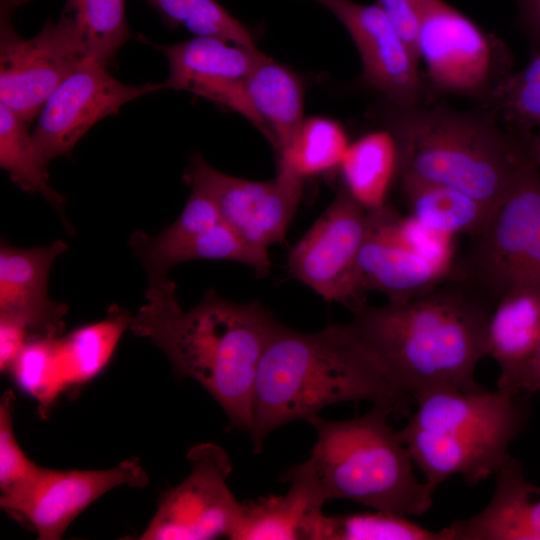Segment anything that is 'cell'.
<instances>
[{
  "instance_id": "cell-13",
  "label": "cell",
  "mask_w": 540,
  "mask_h": 540,
  "mask_svg": "<svg viewBox=\"0 0 540 540\" xmlns=\"http://www.w3.org/2000/svg\"><path fill=\"white\" fill-rule=\"evenodd\" d=\"M160 89L161 83H123L106 66L85 58L49 96L37 116L32 136L41 162L47 167L51 160L69 156L97 122Z\"/></svg>"
},
{
  "instance_id": "cell-3",
  "label": "cell",
  "mask_w": 540,
  "mask_h": 540,
  "mask_svg": "<svg viewBox=\"0 0 540 540\" xmlns=\"http://www.w3.org/2000/svg\"><path fill=\"white\" fill-rule=\"evenodd\" d=\"M410 400L349 323L305 333L277 321L255 382L249 432L253 451L260 453L275 429L332 404L369 401L408 416Z\"/></svg>"
},
{
  "instance_id": "cell-8",
  "label": "cell",
  "mask_w": 540,
  "mask_h": 540,
  "mask_svg": "<svg viewBox=\"0 0 540 540\" xmlns=\"http://www.w3.org/2000/svg\"><path fill=\"white\" fill-rule=\"evenodd\" d=\"M456 278L494 303L518 286L540 290V171L532 160L459 253Z\"/></svg>"
},
{
  "instance_id": "cell-28",
  "label": "cell",
  "mask_w": 540,
  "mask_h": 540,
  "mask_svg": "<svg viewBox=\"0 0 540 540\" xmlns=\"http://www.w3.org/2000/svg\"><path fill=\"white\" fill-rule=\"evenodd\" d=\"M349 144L337 121L321 116L304 119L292 143L278 155V168L303 180L338 170Z\"/></svg>"
},
{
  "instance_id": "cell-18",
  "label": "cell",
  "mask_w": 540,
  "mask_h": 540,
  "mask_svg": "<svg viewBox=\"0 0 540 540\" xmlns=\"http://www.w3.org/2000/svg\"><path fill=\"white\" fill-rule=\"evenodd\" d=\"M494 494L478 514L442 528L445 540H540V486L511 458L495 474Z\"/></svg>"
},
{
  "instance_id": "cell-20",
  "label": "cell",
  "mask_w": 540,
  "mask_h": 540,
  "mask_svg": "<svg viewBox=\"0 0 540 540\" xmlns=\"http://www.w3.org/2000/svg\"><path fill=\"white\" fill-rule=\"evenodd\" d=\"M168 62L169 73L162 89L191 92L195 87L225 80H243L261 55L251 48L211 36L170 45H156Z\"/></svg>"
},
{
  "instance_id": "cell-30",
  "label": "cell",
  "mask_w": 540,
  "mask_h": 540,
  "mask_svg": "<svg viewBox=\"0 0 540 540\" xmlns=\"http://www.w3.org/2000/svg\"><path fill=\"white\" fill-rule=\"evenodd\" d=\"M314 540H445L443 531H431L407 517L385 512L342 516L322 514Z\"/></svg>"
},
{
  "instance_id": "cell-17",
  "label": "cell",
  "mask_w": 540,
  "mask_h": 540,
  "mask_svg": "<svg viewBox=\"0 0 540 540\" xmlns=\"http://www.w3.org/2000/svg\"><path fill=\"white\" fill-rule=\"evenodd\" d=\"M67 244L16 248L5 242L0 250V317L22 326L31 340L54 338L64 331L68 307L50 300L47 283L51 266Z\"/></svg>"
},
{
  "instance_id": "cell-32",
  "label": "cell",
  "mask_w": 540,
  "mask_h": 540,
  "mask_svg": "<svg viewBox=\"0 0 540 540\" xmlns=\"http://www.w3.org/2000/svg\"><path fill=\"white\" fill-rule=\"evenodd\" d=\"M166 20L195 36L257 48L248 29L215 0H147Z\"/></svg>"
},
{
  "instance_id": "cell-26",
  "label": "cell",
  "mask_w": 540,
  "mask_h": 540,
  "mask_svg": "<svg viewBox=\"0 0 540 540\" xmlns=\"http://www.w3.org/2000/svg\"><path fill=\"white\" fill-rule=\"evenodd\" d=\"M409 212L428 228L457 237L477 235L492 210L482 202L455 188L399 179Z\"/></svg>"
},
{
  "instance_id": "cell-5",
  "label": "cell",
  "mask_w": 540,
  "mask_h": 540,
  "mask_svg": "<svg viewBox=\"0 0 540 540\" xmlns=\"http://www.w3.org/2000/svg\"><path fill=\"white\" fill-rule=\"evenodd\" d=\"M391 415V409L373 405L348 420L307 418L316 444L310 457L288 468L282 480L320 506L330 499H348L402 517L424 514L436 488L415 476L409 450L389 424Z\"/></svg>"
},
{
  "instance_id": "cell-37",
  "label": "cell",
  "mask_w": 540,
  "mask_h": 540,
  "mask_svg": "<svg viewBox=\"0 0 540 540\" xmlns=\"http://www.w3.org/2000/svg\"><path fill=\"white\" fill-rule=\"evenodd\" d=\"M515 2L520 25L533 41H540V0H515Z\"/></svg>"
},
{
  "instance_id": "cell-11",
  "label": "cell",
  "mask_w": 540,
  "mask_h": 540,
  "mask_svg": "<svg viewBox=\"0 0 540 540\" xmlns=\"http://www.w3.org/2000/svg\"><path fill=\"white\" fill-rule=\"evenodd\" d=\"M190 474L162 497L141 540H208L230 537L240 515L227 485L232 463L214 443H201L187 454Z\"/></svg>"
},
{
  "instance_id": "cell-36",
  "label": "cell",
  "mask_w": 540,
  "mask_h": 540,
  "mask_svg": "<svg viewBox=\"0 0 540 540\" xmlns=\"http://www.w3.org/2000/svg\"><path fill=\"white\" fill-rule=\"evenodd\" d=\"M497 388L514 392H540V341L532 354L511 376L497 382Z\"/></svg>"
},
{
  "instance_id": "cell-33",
  "label": "cell",
  "mask_w": 540,
  "mask_h": 540,
  "mask_svg": "<svg viewBox=\"0 0 540 540\" xmlns=\"http://www.w3.org/2000/svg\"><path fill=\"white\" fill-rule=\"evenodd\" d=\"M55 338L28 341L9 368L17 385L49 407L65 391L55 350Z\"/></svg>"
},
{
  "instance_id": "cell-25",
  "label": "cell",
  "mask_w": 540,
  "mask_h": 540,
  "mask_svg": "<svg viewBox=\"0 0 540 540\" xmlns=\"http://www.w3.org/2000/svg\"><path fill=\"white\" fill-rule=\"evenodd\" d=\"M132 317L117 305L96 323L55 338V350L65 390L96 377L110 361Z\"/></svg>"
},
{
  "instance_id": "cell-34",
  "label": "cell",
  "mask_w": 540,
  "mask_h": 540,
  "mask_svg": "<svg viewBox=\"0 0 540 540\" xmlns=\"http://www.w3.org/2000/svg\"><path fill=\"white\" fill-rule=\"evenodd\" d=\"M11 390L0 401V490L5 493L32 477L40 466L32 462L19 446L13 430Z\"/></svg>"
},
{
  "instance_id": "cell-14",
  "label": "cell",
  "mask_w": 540,
  "mask_h": 540,
  "mask_svg": "<svg viewBox=\"0 0 540 540\" xmlns=\"http://www.w3.org/2000/svg\"><path fill=\"white\" fill-rule=\"evenodd\" d=\"M184 178L211 196L224 223L264 250L284 239L302 195L303 179L284 168L273 179L254 181L223 173L198 154Z\"/></svg>"
},
{
  "instance_id": "cell-21",
  "label": "cell",
  "mask_w": 540,
  "mask_h": 540,
  "mask_svg": "<svg viewBox=\"0 0 540 540\" xmlns=\"http://www.w3.org/2000/svg\"><path fill=\"white\" fill-rule=\"evenodd\" d=\"M540 341V290L518 286L495 302L487 326V355L499 367L497 382L511 376Z\"/></svg>"
},
{
  "instance_id": "cell-22",
  "label": "cell",
  "mask_w": 540,
  "mask_h": 540,
  "mask_svg": "<svg viewBox=\"0 0 540 540\" xmlns=\"http://www.w3.org/2000/svg\"><path fill=\"white\" fill-rule=\"evenodd\" d=\"M343 189L367 212L387 204L391 186L400 174L395 138L386 128L350 142L338 169Z\"/></svg>"
},
{
  "instance_id": "cell-19",
  "label": "cell",
  "mask_w": 540,
  "mask_h": 540,
  "mask_svg": "<svg viewBox=\"0 0 540 540\" xmlns=\"http://www.w3.org/2000/svg\"><path fill=\"white\" fill-rule=\"evenodd\" d=\"M244 83L258 130L279 155L292 143L304 121L302 83L291 69L264 53Z\"/></svg>"
},
{
  "instance_id": "cell-10",
  "label": "cell",
  "mask_w": 540,
  "mask_h": 540,
  "mask_svg": "<svg viewBox=\"0 0 540 540\" xmlns=\"http://www.w3.org/2000/svg\"><path fill=\"white\" fill-rule=\"evenodd\" d=\"M24 0H2L0 103L30 123L55 89L88 57L81 28L64 8L33 37L22 39L10 24Z\"/></svg>"
},
{
  "instance_id": "cell-24",
  "label": "cell",
  "mask_w": 540,
  "mask_h": 540,
  "mask_svg": "<svg viewBox=\"0 0 540 540\" xmlns=\"http://www.w3.org/2000/svg\"><path fill=\"white\" fill-rule=\"evenodd\" d=\"M144 265L149 279L166 277L167 271L192 260H229L244 264L259 276L271 266L268 250L254 247L243 240L223 221L172 246L135 253Z\"/></svg>"
},
{
  "instance_id": "cell-16",
  "label": "cell",
  "mask_w": 540,
  "mask_h": 540,
  "mask_svg": "<svg viewBox=\"0 0 540 540\" xmlns=\"http://www.w3.org/2000/svg\"><path fill=\"white\" fill-rule=\"evenodd\" d=\"M311 1L327 8L345 27L359 52L365 83L388 105L426 103L427 89L419 73V60L376 2Z\"/></svg>"
},
{
  "instance_id": "cell-9",
  "label": "cell",
  "mask_w": 540,
  "mask_h": 540,
  "mask_svg": "<svg viewBox=\"0 0 540 540\" xmlns=\"http://www.w3.org/2000/svg\"><path fill=\"white\" fill-rule=\"evenodd\" d=\"M416 51L434 91L477 101L481 107L514 69L499 38L444 0H433L424 11Z\"/></svg>"
},
{
  "instance_id": "cell-31",
  "label": "cell",
  "mask_w": 540,
  "mask_h": 540,
  "mask_svg": "<svg viewBox=\"0 0 540 540\" xmlns=\"http://www.w3.org/2000/svg\"><path fill=\"white\" fill-rule=\"evenodd\" d=\"M65 9L81 28L88 57L107 67L130 38L125 0H67Z\"/></svg>"
},
{
  "instance_id": "cell-4",
  "label": "cell",
  "mask_w": 540,
  "mask_h": 540,
  "mask_svg": "<svg viewBox=\"0 0 540 540\" xmlns=\"http://www.w3.org/2000/svg\"><path fill=\"white\" fill-rule=\"evenodd\" d=\"M385 128L397 143L399 179L455 188L491 210L531 162L528 136L508 129L483 107L388 105Z\"/></svg>"
},
{
  "instance_id": "cell-38",
  "label": "cell",
  "mask_w": 540,
  "mask_h": 540,
  "mask_svg": "<svg viewBox=\"0 0 540 540\" xmlns=\"http://www.w3.org/2000/svg\"><path fill=\"white\" fill-rule=\"evenodd\" d=\"M527 147L532 162L540 171V132L528 136Z\"/></svg>"
},
{
  "instance_id": "cell-2",
  "label": "cell",
  "mask_w": 540,
  "mask_h": 540,
  "mask_svg": "<svg viewBox=\"0 0 540 540\" xmlns=\"http://www.w3.org/2000/svg\"><path fill=\"white\" fill-rule=\"evenodd\" d=\"M148 281L147 303L129 328L159 347L178 375L205 388L235 428L249 433L258 368L277 320L258 302H232L213 289L183 311L173 281Z\"/></svg>"
},
{
  "instance_id": "cell-1",
  "label": "cell",
  "mask_w": 540,
  "mask_h": 540,
  "mask_svg": "<svg viewBox=\"0 0 540 540\" xmlns=\"http://www.w3.org/2000/svg\"><path fill=\"white\" fill-rule=\"evenodd\" d=\"M494 302L458 278L401 302L351 310L349 325L376 353L410 399L439 389L478 390V362L487 355Z\"/></svg>"
},
{
  "instance_id": "cell-23",
  "label": "cell",
  "mask_w": 540,
  "mask_h": 540,
  "mask_svg": "<svg viewBox=\"0 0 540 540\" xmlns=\"http://www.w3.org/2000/svg\"><path fill=\"white\" fill-rule=\"evenodd\" d=\"M323 506L301 488L291 485L285 495H269L241 504L230 539L314 540Z\"/></svg>"
},
{
  "instance_id": "cell-29",
  "label": "cell",
  "mask_w": 540,
  "mask_h": 540,
  "mask_svg": "<svg viewBox=\"0 0 540 540\" xmlns=\"http://www.w3.org/2000/svg\"><path fill=\"white\" fill-rule=\"evenodd\" d=\"M483 108L491 110L508 129L520 135L540 132V41H534L526 65L513 69Z\"/></svg>"
},
{
  "instance_id": "cell-12",
  "label": "cell",
  "mask_w": 540,
  "mask_h": 540,
  "mask_svg": "<svg viewBox=\"0 0 540 540\" xmlns=\"http://www.w3.org/2000/svg\"><path fill=\"white\" fill-rule=\"evenodd\" d=\"M148 482L137 458L106 470L39 467L28 480L1 493L0 507L27 523L38 539L57 540L85 508L106 492L122 485L142 488Z\"/></svg>"
},
{
  "instance_id": "cell-15",
  "label": "cell",
  "mask_w": 540,
  "mask_h": 540,
  "mask_svg": "<svg viewBox=\"0 0 540 540\" xmlns=\"http://www.w3.org/2000/svg\"><path fill=\"white\" fill-rule=\"evenodd\" d=\"M368 213L342 189L293 247L290 274L327 301L355 306L353 274Z\"/></svg>"
},
{
  "instance_id": "cell-6",
  "label": "cell",
  "mask_w": 540,
  "mask_h": 540,
  "mask_svg": "<svg viewBox=\"0 0 540 540\" xmlns=\"http://www.w3.org/2000/svg\"><path fill=\"white\" fill-rule=\"evenodd\" d=\"M521 393L439 389L416 397L415 412L397 432L425 481L437 488L460 475L476 485L503 467L527 416Z\"/></svg>"
},
{
  "instance_id": "cell-27",
  "label": "cell",
  "mask_w": 540,
  "mask_h": 540,
  "mask_svg": "<svg viewBox=\"0 0 540 540\" xmlns=\"http://www.w3.org/2000/svg\"><path fill=\"white\" fill-rule=\"evenodd\" d=\"M29 123L0 103V166L22 190L37 193L61 215L65 199L49 184Z\"/></svg>"
},
{
  "instance_id": "cell-7",
  "label": "cell",
  "mask_w": 540,
  "mask_h": 540,
  "mask_svg": "<svg viewBox=\"0 0 540 540\" xmlns=\"http://www.w3.org/2000/svg\"><path fill=\"white\" fill-rule=\"evenodd\" d=\"M367 213L353 274V308L370 291L401 302L456 278V237L432 230L388 203Z\"/></svg>"
},
{
  "instance_id": "cell-35",
  "label": "cell",
  "mask_w": 540,
  "mask_h": 540,
  "mask_svg": "<svg viewBox=\"0 0 540 540\" xmlns=\"http://www.w3.org/2000/svg\"><path fill=\"white\" fill-rule=\"evenodd\" d=\"M432 1L376 0L417 58L416 40L420 19Z\"/></svg>"
}]
</instances>
